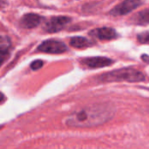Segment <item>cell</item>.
I'll list each match as a JSON object with an SVG mask.
<instances>
[{
    "mask_svg": "<svg viewBox=\"0 0 149 149\" xmlns=\"http://www.w3.org/2000/svg\"><path fill=\"white\" fill-rule=\"evenodd\" d=\"M113 107L107 104L93 105L78 110L65 119V125L74 128H90L103 125L114 116Z\"/></svg>",
    "mask_w": 149,
    "mask_h": 149,
    "instance_id": "6da1fadb",
    "label": "cell"
},
{
    "mask_svg": "<svg viewBox=\"0 0 149 149\" xmlns=\"http://www.w3.org/2000/svg\"><path fill=\"white\" fill-rule=\"evenodd\" d=\"M99 79L100 81L101 82H118V81L141 82L146 79L143 72L133 68L119 69L113 72H106L100 75Z\"/></svg>",
    "mask_w": 149,
    "mask_h": 149,
    "instance_id": "7a4b0ae2",
    "label": "cell"
},
{
    "mask_svg": "<svg viewBox=\"0 0 149 149\" xmlns=\"http://www.w3.org/2000/svg\"><path fill=\"white\" fill-rule=\"evenodd\" d=\"M67 50L66 45L56 39H49L44 41L38 47V51L41 52H46V53H52V54H58L63 53Z\"/></svg>",
    "mask_w": 149,
    "mask_h": 149,
    "instance_id": "3957f363",
    "label": "cell"
},
{
    "mask_svg": "<svg viewBox=\"0 0 149 149\" xmlns=\"http://www.w3.org/2000/svg\"><path fill=\"white\" fill-rule=\"evenodd\" d=\"M146 0H125L120 4L116 5L111 11L110 14L113 16L126 15L132 10H135L140 5L143 4Z\"/></svg>",
    "mask_w": 149,
    "mask_h": 149,
    "instance_id": "277c9868",
    "label": "cell"
},
{
    "mask_svg": "<svg viewBox=\"0 0 149 149\" xmlns=\"http://www.w3.org/2000/svg\"><path fill=\"white\" fill-rule=\"evenodd\" d=\"M82 63L90 68H100L111 65L113 64V60L105 57H93L83 59Z\"/></svg>",
    "mask_w": 149,
    "mask_h": 149,
    "instance_id": "5b68a950",
    "label": "cell"
},
{
    "mask_svg": "<svg viewBox=\"0 0 149 149\" xmlns=\"http://www.w3.org/2000/svg\"><path fill=\"white\" fill-rule=\"evenodd\" d=\"M70 20L71 19L67 17H54L46 24V31L49 32L58 31L69 23Z\"/></svg>",
    "mask_w": 149,
    "mask_h": 149,
    "instance_id": "8992f818",
    "label": "cell"
},
{
    "mask_svg": "<svg viewBox=\"0 0 149 149\" xmlns=\"http://www.w3.org/2000/svg\"><path fill=\"white\" fill-rule=\"evenodd\" d=\"M41 22V17L33 14V13H29L22 17L20 20V25L23 28L25 29H32L37 27Z\"/></svg>",
    "mask_w": 149,
    "mask_h": 149,
    "instance_id": "52a82bcc",
    "label": "cell"
},
{
    "mask_svg": "<svg viewBox=\"0 0 149 149\" xmlns=\"http://www.w3.org/2000/svg\"><path fill=\"white\" fill-rule=\"evenodd\" d=\"M90 34L99 39L101 40H110L116 38L117 34L115 31L109 27H102L93 30L90 32Z\"/></svg>",
    "mask_w": 149,
    "mask_h": 149,
    "instance_id": "ba28073f",
    "label": "cell"
},
{
    "mask_svg": "<svg viewBox=\"0 0 149 149\" xmlns=\"http://www.w3.org/2000/svg\"><path fill=\"white\" fill-rule=\"evenodd\" d=\"M10 48V41L7 37L0 36V64L9 54Z\"/></svg>",
    "mask_w": 149,
    "mask_h": 149,
    "instance_id": "9c48e42d",
    "label": "cell"
},
{
    "mask_svg": "<svg viewBox=\"0 0 149 149\" xmlns=\"http://www.w3.org/2000/svg\"><path fill=\"white\" fill-rule=\"evenodd\" d=\"M70 45L75 48H84L91 45V43L89 40H87L85 38L82 37H74L71 38L70 40Z\"/></svg>",
    "mask_w": 149,
    "mask_h": 149,
    "instance_id": "30bf717a",
    "label": "cell"
},
{
    "mask_svg": "<svg viewBox=\"0 0 149 149\" xmlns=\"http://www.w3.org/2000/svg\"><path fill=\"white\" fill-rule=\"evenodd\" d=\"M148 9H145L143 11L140 12L137 16L138 19H137V22L138 24H147L148 23L149 18H148Z\"/></svg>",
    "mask_w": 149,
    "mask_h": 149,
    "instance_id": "8fae6325",
    "label": "cell"
},
{
    "mask_svg": "<svg viewBox=\"0 0 149 149\" xmlns=\"http://www.w3.org/2000/svg\"><path fill=\"white\" fill-rule=\"evenodd\" d=\"M44 65V62L42 60H35L31 63V68L33 70V71H37L38 69H40Z\"/></svg>",
    "mask_w": 149,
    "mask_h": 149,
    "instance_id": "7c38bea8",
    "label": "cell"
},
{
    "mask_svg": "<svg viewBox=\"0 0 149 149\" xmlns=\"http://www.w3.org/2000/svg\"><path fill=\"white\" fill-rule=\"evenodd\" d=\"M138 39L142 44H148V32L146 31L142 34H140L138 36Z\"/></svg>",
    "mask_w": 149,
    "mask_h": 149,
    "instance_id": "4fadbf2b",
    "label": "cell"
},
{
    "mask_svg": "<svg viewBox=\"0 0 149 149\" xmlns=\"http://www.w3.org/2000/svg\"><path fill=\"white\" fill-rule=\"evenodd\" d=\"M3 100H4V95L2 93H0V104L3 102Z\"/></svg>",
    "mask_w": 149,
    "mask_h": 149,
    "instance_id": "5bb4252c",
    "label": "cell"
},
{
    "mask_svg": "<svg viewBox=\"0 0 149 149\" xmlns=\"http://www.w3.org/2000/svg\"><path fill=\"white\" fill-rule=\"evenodd\" d=\"M3 6H4V2H3V0H0V10L3 9Z\"/></svg>",
    "mask_w": 149,
    "mask_h": 149,
    "instance_id": "9a60e30c",
    "label": "cell"
}]
</instances>
